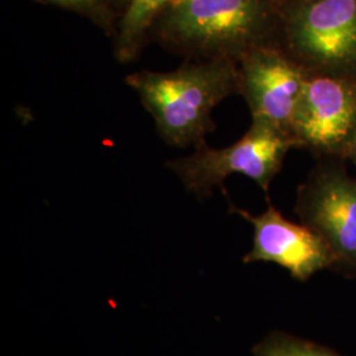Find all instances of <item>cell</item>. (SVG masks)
<instances>
[{
    "instance_id": "4",
    "label": "cell",
    "mask_w": 356,
    "mask_h": 356,
    "mask_svg": "<svg viewBox=\"0 0 356 356\" xmlns=\"http://www.w3.org/2000/svg\"><path fill=\"white\" fill-rule=\"evenodd\" d=\"M280 13L281 44L309 73L356 78V0H297Z\"/></svg>"
},
{
    "instance_id": "13",
    "label": "cell",
    "mask_w": 356,
    "mask_h": 356,
    "mask_svg": "<svg viewBox=\"0 0 356 356\" xmlns=\"http://www.w3.org/2000/svg\"><path fill=\"white\" fill-rule=\"evenodd\" d=\"M273 1L277 4V7L281 10L282 7H285V6L291 4V3H294V1H297V0H273Z\"/></svg>"
},
{
    "instance_id": "8",
    "label": "cell",
    "mask_w": 356,
    "mask_h": 356,
    "mask_svg": "<svg viewBox=\"0 0 356 356\" xmlns=\"http://www.w3.org/2000/svg\"><path fill=\"white\" fill-rule=\"evenodd\" d=\"M231 213L242 216L254 227L252 248L244 264L272 263L285 268L294 280L306 282L321 270L334 267L330 248L305 225L294 223L272 204L259 216L231 204Z\"/></svg>"
},
{
    "instance_id": "7",
    "label": "cell",
    "mask_w": 356,
    "mask_h": 356,
    "mask_svg": "<svg viewBox=\"0 0 356 356\" xmlns=\"http://www.w3.org/2000/svg\"><path fill=\"white\" fill-rule=\"evenodd\" d=\"M238 67L239 94L248 104L252 119L264 120L289 134L309 72L282 44L261 45L244 53Z\"/></svg>"
},
{
    "instance_id": "5",
    "label": "cell",
    "mask_w": 356,
    "mask_h": 356,
    "mask_svg": "<svg viewBox=\"0 0 356 356\" xmlns=\"http://www.w3.org/2000/svg\"><path fill=\"white\" fill-rule=\"evenodd\" d=\"M294 213L330 248L332 272L356 279V178L343 166H317L298 186Z\"/></svg>"
},
{
    "instance_id": "14",
    "label": "cell",
    "mask_w": 356,
    "mask_h": 356,
    "mask_svg": "<svg viewBox=\"0 0 356 356\" xmlns=\"http://www.w3.org/2000/svg\"><path fill=\"white\" fill-rule=\"evenodd\" d=\"M122 1H123V3H124V7H126V4H127L128 0H122Z\"/></svg>"
},
{
    "instance_id": "1",
    "label": "cell",
    "mask_w": 356,
    "mask_h": 356,
    "mask_svg": "<svg viewBox=\"0 0 356 356\" xmlns=\"http://www.w3.org/2000/svg\"><path fill=\"white\" fill-rule=\"evenodd\" d=\"M189 60L239 61L256 47L281 44L273 0H169L149 36Z\"/></svg>"
},
{
    "instance_id": "11",
    "label": "cell",
    "mask_w": 356,
    "mask_h": 356,
    "mask_svg": "<svg viewBox=\"0 0 356 356\" xmlns=\"http://www.w3.org/2000/svg\"><path fill=\"white\" fill-rule=\"evenodd\" d=\"M40 1L53 4L56 7L85 16L104 31L113 29V23H111L113 13L108 7L110 0H40Z\"/></svg>"
},
{
    "instance_id": "9",
    "label": "cell",
    "mask_w": 356,
    "mask_h": 356,
    "mask_svg": "<svg viewBox=\"0 0 356 356\" xmlns=\"http://www.w3.org/2000/svg\"><path fill=\"white\" fill-rule=\"evenodd\" d=\"M169 0H128L122 15L115 56L118 61L126 64L138 57L141 48L149 36L151 28Z\"/></svg>"
},
{
    "instance_id": "12",
    "label": "cell",
    "mask_w": 356,
    "mask_h": 356,
    "mask_svg": "<svg viewBox=\"0 0 356 356\" xmlns=\"http://www.w3.org/2000/svg\"><path fill=\"white\" fill-rule=\"evenodd\" d=\"M347 159L351 160L353 164H354L356 168V135L355 138H354V140L351 143V147H350V151H348V154H347Z\"/></svg>"
},
{
    "instance_id": "2",
    "label": "cell",
    "mask_w": 356,
    "mask_h": 356,
    "mask_svg": "<svg viewBox=\"0 0 356 356\" xmlns=\"http://www.w3.org/2000/svg\"><path fill=\"white\" fill-rule=\"evenodd\" d=\"M126 83L136 91L168 145L198 148L216 129L213 110L239 92V67L229 58L189 60L173 72L128 74Z\"/></svg>"
},
{
    "instance_id": "6",
    "label": "cell",
    "mask_w": 356,
    "mask_h": 356,
    "mask_svg": "<svg viewBox=\"0 0 356 356\" xmlns=\"http://www.w3.org/2000/svg\"><path fill=\"white\" fill-rule=\"evenodd\" d=\"M289 134L296 148L347 159L356 135V78L309 73Z\"/></svg>"
},
{
    "instance_id": "10",
    "label": "cell",
    "mask_w": 356,
    "mask_h": 356,
    "mask_svg": "<svg viewBox=\"0 0 356 356\" xmlns=\"http://www.w3.org/2000/svg\"><path fill=\"white\" fill-rule=\"evenodd\" d=\"M252 356H342L327 346L316 343L285 331L267 334L252 348Z\"/></svg>"
},
{
    "instance_id": "3",
    "label": "cell",
    "mask_w": 356,
    "mask_h": 356,
    "mask_svg": "<svg viewBox=\"0 0 356 356\" xmlns=\"http://www.w3.org/2000/svg\"><path fill=\"white\" fill-rule=\"evenodd\" d=\"M292 148L296 144L288 132L252 119L242 139L229 147L216 149L204 144L191 156L168 161L166 166L200 200L210 197L216 188L225 191V179L231 175L251 178L268 198L270 184Z\"/></svg>"
}]
</instances>
